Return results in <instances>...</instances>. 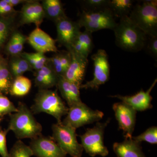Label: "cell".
Masks as SVG:
<instances>
[{"label":"cell","mask_w":157,"mask_h":157,"mask_svg":"<svg viewBox=\"0 0 157 157\" xmlns=\"http://www.w3.org/2000/svg\"><path fill=\"white\" fill-rule=\"evenodd\" d=\"M17 111L10 114L7 130L12 131L18 140L33 139L42 135V125L37 121L33 113L25 104L19 102Z\"/></svg>","instance_id":"obj_1"},{"label":"cell","mask_w":157,"mask_h":157,"mask_svg":"<svg viewBox=\"0 0 157 157\" xmlns=\"http://www.w3.org/2000/svg\"><path fill=\"white\" fill-rule=\"evenodd\" d=\"M33 156V154L29 146L20 140L14 144L9 152V157H31Z\"/></svg>","instance_id":"obj_29"},{"label":"cell","mask_w":157,"mask_h":157,"mask_svg":"<svg viewBox=\"0 0 157 157\" xmlns=\"http://www.w3.org/2000/svg\"><path fill=\"white\" fill-rule=\"evenodd\" d=\"M27 42L36 52L45 54L58 52L55 40L39 27L36 28L29 34Z\"/></svg>","instance_id":"obj_15"},{"label":"cell","mask_w":157,"mask_h":157,"mask_svg":"<svg viewBox=\"0 0 157 157\" xmlns=\"http://www.w3.org/2000/svg\"><path fill=\"white\" fill-rule=\"evenodd\" d=\"M21 55L28 62L33 70L38 71L48 63V58L45 54L40 52H22Z\"/></svg>","instance_id":"obj_28"},{"label":"cell","mask_w":157,"mask_h":157,"mask_svg":"<svg viewBox=\"0 0 157 157\" xmlns=\"http://www.w3.org/2000/svg\"><path fill=\"white\" fill-rule=\"evenodd\" d=\"M33 114L45 113L56 119L57 123L61 122V119L67 115L69 109L56 91L40 89L31 107Z\"/></svg>","instance_id":"obj_3"},{"label":"cell","mask_w":157,"mask_h":157,"mask_svg":"<svg viewBox=\"0 0 157 157\" xmlns=\"http://www.w3.org/2000/svg\"><path fill=\"white\" fill-rule=\"evenodd\" d=\"M55 23L56 27L57 41L69 50L81 32V28L77 22L73 21L67 16Z\"/></svg>","instance_id":"obj_11"},{"label":"cell","mask_w":157,"mask_h":157,"mask_svg":"<svg viewBox=\"0 0 157 157\" xmlns=\"http://www.w3.org/2000/svg\"><path fill=\"white\" fill-rule=\"evenodd\" d=\"M130 19L147 36H157V1H141L133 7Z\"/></svg>","instance_id":"obj_4"},{"label":"cell","mask_w":157,"mask_h":157,"mask_svg":"<svg viewBox=\"0 0 157 157\" xmlns=\"http://www.w3.org/2000/svg\"><path fill=\"white\" fill-rule=\"evenodd\" d=\"M15 16H0V55L15 29Z\"/></svg>","instance_id":"obj_23"},{"label":"cell","mask_w":157,"mask_h":157,"mask_svg":"<svg viewBox=\"0 0 157 157\" xmlns=\"http://www.w3.org/2000/svg\"><path fill=\"white\" fill-rule=\"evenodd\" d=\"M116 44L123 50L137 52L143 49L147 35L129 18L124 16L113 30Z\"/></svg>","instance_id":"obj_2"},{"label":"cell","mask_w":157,"mask_h":157,"mask_svg":"<svg viewBox=\"0 0 157 157\" xmlns=\"http://www.w3.org/2000/svg\"><path fill=\"white\" fill-rule=\"evenodd\" d=\"M157 79L156 78L150 87L146 91L141 89L140 91L133 96H123L117 95L113 96V98H117L122 102L128 105L135 111H142L152 108L151 101L152 97L151 92L156 84Z\"/></svg>","instance_id":"obj_14"},{"label":"cell","mask_w":157,"mask_h":157,"mask_svg":"<svg viewBox=\"0 0 157 157\" xmlns=\"http://www.w3.org/2000/svg\"><path fill=\"white\" fill-rule=\"evenodd\" d=\"M71 55V62L63 77L68 81L81 86L88 63L87 58L72 49L67 50Z\"/></svg>","instance_id":"obj_13"},{"label":"cell","mask_w":157,"mask_h":157,"mask_svg":"<svg viewBox=\"0 0 157 157\" xmlns=\"http://www.w3.org/2000/svg\"><path fill=\"white\" fill-rule=\"evenodd\" d=\"M9 132L7 129L0 130V155L2 157H9L6 144V135Z\"/></svg>","instance_id":"obj_35"},{"label":"cell","mask_w":157,"mask_h":157,"mask_svg":"<svg viewBox=\"0 0 157 157\" xmlns=\"http://www.w3.org/2000/svg\"><path fill=\"white\" fill-rule=\"evenodd\" d=\"M59 76L47 63L43 67L36 71L35 83L40 89H48L57 85Z\"/></svg>","instance_id":"obj_19"},{"label":"cell","mask_w":157,"mask_h":157,"mask_svg":"<svg viewBox=\"0 0 157 157\" xmlns=\"http://www.w3.org/2000/svg\"><path fill=\"white\" fill-rule=\"evenodd\" d=\"M59 53L60 58L63 69L64 73L67 70L70 62H71V55L69 51H62L59 52Z\"/></svg>","instance_id":"obj_36"},{"label":"cell","mask_w":157,"mask_h":157,"mask_svg":"<svg viewBox=\"0 0 157 157\" xmlns=\"http://www.w3.org/2000/svg\"><path fill=\"white\" fill-rule=\"evenodd\" d=\"M67 115L62 122L63 123L76 129L101 120L103 118L104 113L100 110L91 109L82 102L69 107Z\"/></svg>","instance_id":"obj_8"},{"label":"cell","mask_w":157,"mask_h":157,"mask_svg":"<svg viewBox=\"0 0 157 157\" xmlns=\"http://www.w3.org/2000/svg\"><path fill=\"white\" fill-rule=\"evenodd\" d=\"M109 0H84L81 3L82 11L94 12L108 9Z\"/></svg>","instance_id":"obj_30"},{"label":"cell","mask_w":157,"mask_h":157,"mask_svg":"<svg viewBox=\"0 0 157 157\" xmlns=\"http://www.w3.org/2000/svg\"><path fill=\"white\" fill-rule=\"evenodd\" d=\"M132 139L137 143L145 141L151 144H157V127H151L138 136L132 137Z\"/></svg>","instance_id":"obj_31"},{"label":"cell","mask_w":157,"mask_h":157,"mask_svg":"<svg viewBox=\"0 0 157 157\" xmlns=\"http://www.w3.org/2000/svg\"><path fill=\"white\" fill-rule=\"evenodd\" d=\"M17 107L5 96L0 94V117L17 112Z\"/></svg>","instance_id":"obj_32"},{"label":"cell","mask_w":157,"mask_h":157,"mask_svg":"<svg viewBox=\"0 0 157 157\" xmlns=\"http://www.w3.org/2000/svg\"><path fill=\"white\" fill-rule=\"evenodd\" d=\"M92 34L86 30L80 32L70 49L87 58L94 47Z\"/></svg>","instance_id":"obj_20"},{"label":"cell","mask_w":157,"mask_h":157,"mask_svg":"<svg viewBox=\"0 0 157 157\" xmlns=\"http://www.w3.org/2000/svg\"><path fill=\"white\" fill-rule=\"evenodd\" d=\"M143 49L157 61V36H147Z\"/></svg>","instance_id":"obj_33"},{"label":"cell","mask_w":157,"mask_h":157,"mask_svg":"<svg viewBox=\"0 0 157 157\" xmlns=\"http://www.w3.org/2000/svg\"><path fill=\"white\" fill-rule=\"evenodd\" d=\"M32 85L29 78L23 76H17L13 80L9 94L15 97H23L29 92Z\"/></svg>","instance_id":"obj_27"},{"label":"cell","mask_w":157,"mask_h":157,"mask_svg":"<svg viewBox=\"0 0 157 157\" xmlns=\"http://www.w3.org/2000/svg\"><path fill=\"white\" fill-rule=\"evenodd\" d=\"M7 58L0 55V94H8L14 78L9 70Z\"/></svg>","instance_id":"obj_24"},{"label":"cell","mask_w":157,"mask_h":157,"mask_svg":"<svg viewBox=\"0 0 157 157\" xmlns=\"http://www.w3.org/2000/svg\"><path fill=\"white\" fill-rule=\"evenodd\" d=\"M52 129V137L67 155L72 157H82L84 150L77 141L76 129L62 121L53 124Z\"/></svg>","instance_id":"obj_5"},{"label":"cell","mask_w":157,"mask_h":157,"mask_svg":"<svg viewBox=\"0 0 157 157\" xmlns=\"http://www.w3.org/2000/svg\"><path fill=\"white\" fill-rule=\"evenodd\" d=\"M77 23L80 28L84 27L92 33L104 29L113 30L117 24L109 9L94 12L82 11Z\"/></svg>","instance_id":"obj_7"},{"label":"cell","mask_w":157,"mask_h":157,"mask_svg":"<svg viewBox=\"0 0 157 157\" xmlns=\"http://www.w3.org/2000/svg\"><path fill=\"white\" fill-rule=\"evenodd\" d=\"M41 4L45 17L54 22L67 16L63 4L60 0H44Z\"/></svg>","instance_id":"obj_22"},{"label":"cell","mask_w":157,"mask_h":157,"mask_svg":"<svg viewBox=\"0 0 157 157\" xmlns=\"http://www.w3.org/2000/svg\"><path fill=\"white\" fill-rule=\"evenodd\" d=\"M109 121V119L105 122H98L94 127L86 129L85 133L80 135L82 146L90 156L104 157L109 154L108 149L104 144V136L105 128Z\"/></svg>","instance_id":"obj_6"},{"label":"cell","mask_w":157,"mask_h":157,"mask_svg":"<svg viewBox=\"0 0 157 157\" xmlns=\"http://www.w3.org/2000/svg\"><path fill=\"white\" fill-rule=\"evenodd\" d=\"M56 86L63 98L67 103L69 107L82 103L80 98V87L68 81L63 76H59Z\"/></svg>","instance_id":"obj_17"},{"label":"cell","mask_w":157,"mask_h":157,"mask_svg":"<svg viewBox=\"0 0 157 157\" xmlns=\"http://www.w3.org/2000/svg\"><path fill=\"white\" fill-rule=\"evenodd\" d=\"M9 70L13 78L23 76L25 73L33 70L28 62L21 55L11 57L8 60Z\"/></svg>","instance_id":"obj_26"},{"label":"cell","mask_w":157,"mask_h":157,"mask_svg":"<svg viewBox=\"0 0 157 157\" xmlns=\"http://www.w3.org/2000/svg\"><path fill=\"white\" fill-rule=\"evenodd\" d=\"M1 121H2V118L0 117V123H1Z\"/></svg>","instance_id":"obj_38"},{"label":"cell","mask_w":157,"mask_h":157,"mask_svg":"<svg viewBox=\"0 0 157 157\" xmlns=\"http://www.w3.org/2000/svg\"><path fill=\"white\" fill-rule=\"evenodd\" d=\"M113 151L117 157H146L143 152L140 143L132 138H127L122 142L113 145Z\"/></svg>","instance_id":"obj_18"},{"label":"cell","mask_w":157,"mask_h":157,"mask_svg":"<svg viewBox=\"0 0 157 157\" xmlns=\"http://www.w3.org/2000/svg\"><path fill=\"white\" fill-rule=\"evenodd\" d=\"M55 53L53 56L48 58V63L52 67L58 76H63L64 74V71L61 62L59 53L58 52Z\"/></svg>","instance_id":"obj_34"},{"label":"cell","mask_w":157,"mask_h":157,"mask_svg":"<svg viewBox=\"0 0 157 157\" xmlns=\"http://www.w3.org/2000/svg\"><path fill=\"white\" fill-rule=\"evenodd\" d=\"M91 58L94 62V77L92 80L82 84L80 89L98 90L109 79L110 69L106 52L104 49H99Z\"/></svg>","instance_id":"obj_9"},{"label":"cell","mask_w":157,"mask_h":157,"mask_svg":"<svg viewBox=\"0 0 157 157\" xmlns=\"http://www.w3.org/2000/svg\"><path fill=\"white\" fill-rule=\"evenodd\" d=\"M132 0H109L108 9L114 17L128 16L134 7Z\"/></svg>","instance_id":"obj_25"},{"label":"cell","mask_w":157,"mask_h":157,"mask_svg":"<svg viewBox=\"0 0 157 157\" xmlns=\"http://www.w3.org/2000/svg\"><path fill=\"white\" fill-rule=\"evenodd\" d=\"M6 1L10 6L14 8L15 6H18L20 4H22L23 5L28 2L29 0H6Z\"/></svg>","instance_id":"obj_37"},{"label":"cell","mask_w":157,"mask_h":157,"mask_svg":"<svg viewBox=\"0 0 157 157\" xmlns=\"http://www.w3.org/2000/svg\"><path fill=\"white\" fill-rule=\"evenodd\" d=\"M29 147L36 157H66L67 155L52 137L42 135L32 139Z\"/></svg>","instance_id":"obj_10"},{"label":"cell","mask_w":157,"mask_h":157,"mask_svg":"<svg viewBox=\"0 0 157 157\" xmlns=\"http://www.w3.org/2000/svg\"><path fill=\"white\" fill-rule=\"evenodd\" d=\"M113 109L119 128L123 131L125 139L132 138L135 129L137 111L122 102L113 104Z\"/></svg>","instance_id":"obj_12"},{"label":"cell","mask_w":157,"mask_h":157,"mask_svg":"<svg viewBox=\"0 0 157 157\" xmlns=\"http://www.w3.org/2000/svg\"><path fill=\"white\" fill-rule=\"evenodd\" d=\"M27 40L26 36L17 29L15 30L5 46V52L10 57L20 55Z\"/></svg>","instance_id":"obj_21"},{"label":"cell","mask_w":157,"mask_h":157,"mask_svg":"<svg viewBox=\"0 0 157 157\" xmlns=\"http://www.w3.org/2000/svg\"><path fill=\"white\" fill-rule=\"evenodd\" d=\"M45 17L41 3L37 1L29 0L23 5L20 12L19 24L22 25L33 23L36 27H39Z\"/></svg>","instance_id":"obj_16"}]
</instances>
